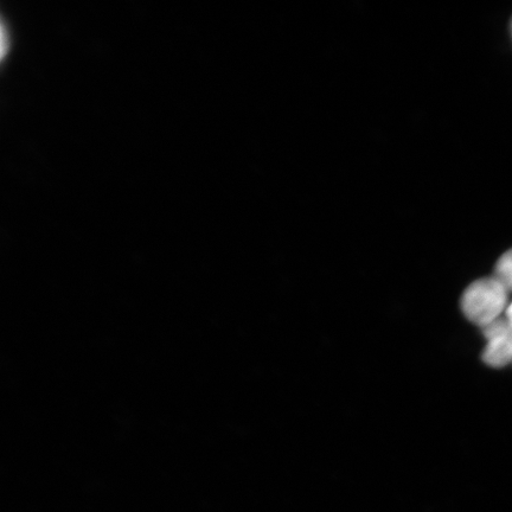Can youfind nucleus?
<instances>
[{
	"instance_id": "nucleus-3",
	"label": "nucleus",
	"mask_w": 512,
	"mask_h": 512,
	"mask_svg": "<svg viewBox=\"0 0 512 512\" xmlns=\"http://www.w3.org/2000/svg\"><path fill=\"white\" fill-rule=\"evenodd\" d=\"M495 277L510 292L512 291V249L501 256L496 265Z\"/></svg>"
},
{
	"instance_id": "nucleus-2",
	"label": "nucleus",
	"mask_w": 512,
	"mask_h": 512,
	"mask_svg": "<svg viewBox=\"0 0 512 512\" xmlns=\"http://www.w3.org/2000/svg\"><path fill=\"white\" fill-rule=\"evenodd\" d=\"M488 341L483 352V361L492 368H502L512 362V325L505 317L495 320L483 328Z\"/></svg>"
},
{
	"instance_id": "nucleus-5",
	"label": "nucleus",
	"mask_w": 512,
	"mask_h": 512,
	"mask_svg": "<svg viewBox=\"0 0 512 512\" xmlns=\"http://www.w3.org/2000/svg\"><path fill=\"white\" fill-rule=\"evenodd\" d=\"M512 28V27H511Z\"/></svg>"
},
{
	"instance_id": "nucleus-4",
	"label": "nucleus",
	"mask_w": 512,
	"mask_h": 512,
	"mask_svg": "<svg viewBox=\"0 0 512 512\" xmlns=\"http://www.w3.org/2000/svg\"><path fill=\"white\" fill-rule=\"evenodd\" d=\"M505 318H507L508 322L512 325V303L508 306L507 311H505Z\"/></svg>"
},
{
	"instance_id": "nucleus-1",
	"label": "nucleus",
	"mask_w": 512,
	"mask_h": 512,
	"mask_svg": "<svg viewBox=\"0 0 512 512\" xmlns=\"http://www.w3.org/2000/svg\"><path fill=\"white\" fill-rule=\"evenodd\" d=\"M508 293L496 277L475 281L463 294L462 310L465 317L482 329L494 323L508 309Z\"/></svg>"
}]
</instances>
